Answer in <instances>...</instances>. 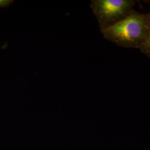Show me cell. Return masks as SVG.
I'll list each match as a JSON object with an SVG mask.
<instances>
[{
    "label": "cell",
    "mask_w": 150,
    "mask_h": 150,
    "mask_svg": "<svg viewBox=\"0 0 150 150\" xmlns=\"http://www.w3.org/2000/svg\"><path fill=\"white\" fill-rule=\"evenodd\" d=\"M135 4L134 0H92L90 7L102 31L129 16Z\"/></svg>",
    "instance_id": "7a4b0ae2"
},
{
    "label": "cell",
    "mask_w": 150,
    "mask_h": 150,
    "mask_svg": "<svg viewBox=\"0 0 150 150\" xmlns=\"http://www.w3.org/2000/svg\"><path fill=\"white\" fill-rule=\"evenodd\" d=\"M140 50L143 54L150 58V31L145 44L140 48Z\"/></svg>",
    "instance_id": "3957f363"
},
{
    "label": "cell",
    "mask_w": 150,
    "mask_h": 150,
    "mask_svg": "<svg viewBox=\"0 0 150 150\" xmlns=\"http://www.w3.org/2000/svg\"><path fill=\"white\" fill-rule=\"evenodd\" d=\"M13 2V1L11 0H0V8L8 7Z\"/></svg>",
    "instance_id": "277c9868"
},
{
    "label": "cell",
    "mask_w": 150,
    "mask_h": 150,
    "mask_svg": "<svg viewBox=\"0 0 150 150\" xmlns=\"http://www.w3.org/2000/svg\"><path fill=\"white\" fill-rule=\"evenodd\" d=\"M150 31V12L141 13L134 10L122 20L101 32L105 39L118 46L140 49Z\"/></svg>",
    "instance_id": "6da1fadb"
},
{
    "label": "cell",
    "mask_w": 150,
    "mask_h": 150,
    "mask_svg": "<svg viewBox=\"0 0 150 150\" xmlns=\"http://www.w3.org/2000/svg\"></svg>",
    "instance_id": "5b68a950"
}]
</instances>
